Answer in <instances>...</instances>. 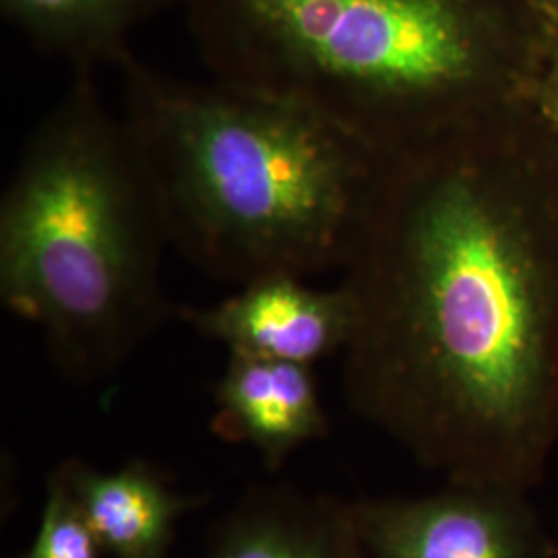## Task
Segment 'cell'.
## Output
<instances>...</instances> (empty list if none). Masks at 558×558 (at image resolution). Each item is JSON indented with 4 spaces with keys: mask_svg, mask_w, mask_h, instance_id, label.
<instances>
[{
    "mask_svg": "<svg viewBox=\"0 0 558 558\" xmlns=\"http://www.w3.org/2000/svg\"><path fill=\"white\" fill-rule=\"evenodd\" d=\"M530 493L447 482L410 499H362L352 515L366 558H557Z\"/></svg>",
    "mask_w": 558,
    "mask_h": 558,
    "instance_id": "5",
    "label": "cell"
},
{
    "mask_svg": "<svg viewBox=\"0 0 558 558\" xmlns=\"http://www.w3.org/2000/svg\"><path fill=\"white\" fill-rule=\"evenodd\" d=\"M216 80L299 104L379 154L527 101L534 0H184Z\"/></svg>",
    "mask_w": 558,
    "mask_h": 558,
    "instance_id": "2",
    "label": "cell"
},
{
    "mask_svg": "<svg viewBox=\"0 0 558 558\" xmlns=\"http://www.w3.org/2000/svg\"><path fill=\"white\" fill-rule=\"evenodd\" d=\"M184 0H0L2 17L75 73L119 66L133 32Z\"/></svg>",
    "mask_w": 558,
    "mask_h": 558,
    "instance_id": "10",
    "label": "cell"
},
{
    "mask_svg": "<svg viewBox=\"0 0 558 558\" xmlns=\"http://www.w3.org/2000/svg\"><path fill=\"white\" fill-rule=\"evenodd\" d=\"M341 283L352 410L447 482L534 490L558 445V140L538 112L385 154Z\"/></svg>",
    "mask_w": 558,
    "mask_h": 558,
    "instance_id": "1",
    "label": "cell"
},
{
    "mask_svg": "<svg viewBox=\"0 0 558 558\" xmlns=\"http://www.w3.org/2000/svg\"><path fill=\"white\" fill-rule=\"evenodd\" d=\"M203 558H366L352 502L259 486L214 525Z\"/></svg>",
    "mask_w": 558,
    "mask_h": 558,
    "instance_id": "9",
    "label": "cell"
},
{
    "mask_svg": "<svg viewBox=\"0 0 558 558\" xmlns=\"http://www.w3.org/2000/svg\"><path fill=\"white\" fill-rule=\"evenodd\" d=\"M117 71L120 114L184 259L239 286L343 269L383 154L236 83L179 80L133 52Z\"/></svg>",
    "mask_w": 558,
    "mask_h": 558,
    "instance_id": "3",
    "label": "cell"
},
{
    "mask_svg": "<svg viewBox=\"0 0 558 558\" xmlns=\"http://www.w3.org/2000/svg\"><path fill=\"white\" fill-rule=\"evenodd\" d=\"M100 542L83 518L80 505L52 472L46 482L40 525L29 548L17 558H101Z\"/></svg>",
    "mask_w": 558,
    "mask_h": 558,
    "instance_id": "11",
    "label": "cell"
},
{
    "mask_svg": "<svg viewBox=\"0 0 558 558\" xmlns=\"http://www.w3.org/2000/svg\"><path fill=\"white\" fill-rule=\"evenodd\" d=\"M546 25H558V0H534Z\"/></svg>",
    "mask_w": 558,
    "mask_h": 558,
    "instance_id": "13",
    "label": "cell"
},
{
    "mask_svg": "<svg viewBox=\"0 0 558 558\" xmlns=\"http://www.w3.org/2000/svg\"><path fill=\"white\" fill-rule=\"evenodd\" d=\"M557 557H558V555H557Z\"/></svg>",
    "mask_w": 558,
    "mask_h": 558,
    "instance_id": "14",
    "label": "cell"
},
{
    "mask_svg": "<svg viewBox=\"0 0 558 558\" xmlns=\"http://www.w3.org/2000/svg\"><path fill=\"white\" fill-rule=\"evenodd\" d=\"M174 313L203 338L221 343L228 356L302 366L343 354L354 331V304L343 283L319 290L296 276L255 279L221 302Z\"/></svg>",
    "mask_w": 558,
    "mask_h": 558,
    "instance_id": "6",
    "label": "cell"
},
{
    "mask_svg": "<svg viewBox=\"0 0 558 558\" xmlns=\"http://www.w3.org/2000/svg\"><path fill=\"white\" fill-rule=\"evenodd\" d=\"M548 27L546 54L539 66L538 77L534 81L527 104L536 110L539 119L548 124V129L558 140V25Z\"/></svg>",
    "mask_w": 558,
    "mask_h": 558,
    "instance_id": "12",
    "label": "cell"
},
{
    "mask_svg": "<svg viewBox=\"0 0 558 558\" xmlns=\"http://www.w3.org/2000/svg\"><path fill=\"white\" fill-rule=\"evenodd\" d=\"M154 184L96 73H75L25 141L0 201V300L60 373L112 379L174 308Z\"/></svg>",
    "mask_w": 558,
    "mask_h": 558,
    "instance_id": "4",
    "label": "cell"
},
{
    "mask_svg": "<svg viewBox=\"0 0 558 558\" xmlns=\"http://www.w3.org/2000/svg\"><path fill=\"white\" fill-rule=\"evenodd\" d=\"M54 474L110 558H172L182 515L199 507L201 497L177 490L158 468L133 459L119 470L69 459Z\"/></svg>",
    "mask_w": 558,
    "mask_h": 558,
    "instance_id": "8",
    "label": "cell"
},
{
    "mask_svg": "<svg viewBox=\"0 0 558 558\" xmlns=\"http://www.w3.org/2000/svg\"><path fill=\"white\" fill-rule=\"evenodd\" d=\"M214 401V433L253 447L269 470L331 430L313 366L228 356Z\"/></svg>",
    "mask_w": 558,
    "mask_h": 558,
    "instance_id": "7",
    "label": "cell"
}]
</instances>
